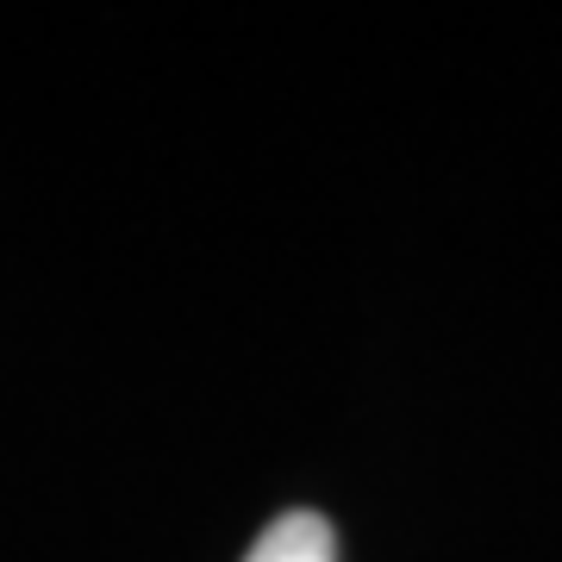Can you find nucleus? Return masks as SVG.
I'll use <instances>...</instances> for the list:
<instances>
[{"label": "nucleus", "mask_w": 562, "mask_h": 562, "mask_svg": "<svg viewBox=\"0 0 562 562\" xmlns=\"http://www.w3.org/2000/svg\"><path fill=\"white\" fill-rule=\"evenodd\" d=\"M244 562H338V531L319 513H281Z\"/></svg>", "instance_id": "obj_1"}]
</instances>
